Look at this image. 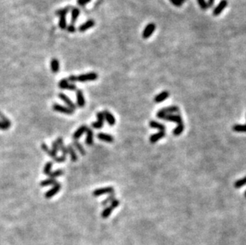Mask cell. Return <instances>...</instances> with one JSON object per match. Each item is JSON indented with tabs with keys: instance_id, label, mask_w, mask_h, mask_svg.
<instances>
[{
	"instance_id": "28",
	"label": "cell",
	"mask_w": 246,
	"mask_h": 245,
	"mask_svg": "<svg viewBox=\"0 0 246 245\" xmlns=\"http://www.w3.org/2000/svg\"><path fill=\"white\" fill-rule=\"evenodd\" d=\"M57 182V180L55 179V178H48V179L43 180V181H41L40 185H41V186H48V185H54Z\"/></svg>"
},
{
	"instance_id": "10",
	"label": "cell",
	"mask_w": 246,
	"mask_h": 245,
	"mask_svg": "<svg viewBox=\"0 0 246 245\" xmlns=\"http://www.w3.org/2000/svg\"><path fill=\"white\" fill-rule=\"evenodd\" d=\"M68 79H63L59 82V88L61 89H69V90H76L77 87L74 84H69Z\"/></svg>"
},
{
	"instance_id": "34",
	"label": "cell",
	"mask_w": 246,
	"mask_h": 245,
	"mask_svg": "<svg viewBox=\"0 0 246 245\" xmlns=\"http://www.w3.org/2000/svg\"><path fill=\"white\" fill-rule=\"evenodd\" d=\"M65 16H66V15H62V16H60V21H59V27H60V28H61V29H62V30H65V29L66 28V27H67Z\"/></svg>"
},
{
	"instance_id": "41",
	"label": "cell",
	"mask_w": 246,
	"mask_h": 245,
	"mask_svg": "<svg viewBox=\"0 0 246 245\" xmlns=\"http://www.w3.org/2000/svg\"><path fill=\"white\" fill-rule=\"evenodd\" d=\"M91 0H77V4L80 6H85L86 4L89 3Z\"/></svg>"
},
{
	"instance_id": "9",
	"label": "cell",
	"mask_w": 246,
	"mask_h": 245,
	"mask_svg": "<svg viewBox=\"0 0 246 245\" xmlns=\"http://www.w3.org/2000/svg\"><path fill=\"white\" fill-rule=\"evenodd\" d=\"M227 5H228L227 0H221L219 4L216 6L215 9H214V11H213V14H214V16H218L223 11L224 9L227 6Z\"/></svg>"
},
{
	"instance_id": "2",
	"label": "cell",
	"mask_w": 246,
	"mask_h": 245,
	"mask_svg": "<svg viewBox=\"0 0 246 245\" xmlns=\"http://www.w3.org/2000/svg\"><path fill=\"white\" fill-rule=\"evenodd\" d=\"M179 112V108L177 106H171L168 108H162L157 112L156 115L159 119H163L166 115H172L174 113H178Z\"/></svg>"
},
{
	"instance_id": "7",
	"label": "cell",
	"mask_w": 246,
	"mask_h": 245,
	"mask_svg": "<svg viewBox=\"0 0 246 245\" xmlns=\"http://www.w3.org/2000/svg\"><path fill=\"white\" fill-rule=\"evenodd\" d=\"M97 122H94L92 123V127L93 128L95 129H100L102 128L103 126H104V115L103 112H98L97 115Z\"/></svg>"
},
{
	"instance_id": "3",
	"label": "cell",
	"mask_w": 246,
	"mask_h": 245,
	"mask_svg": "<svg viewBox=\"0 0 246 245\" xmlns=\"http://www.w3.org/2000/svg\"><path fill=\"white\" fill-rule=\"evenodd\" d=\"M42 149L43 150V151H45L49 157H51L52 159H53V161L57 162V163H61V162H64L65 161V156L57 157V154H55L52 150L49 149L46 143L42 144Z\"/></svg>"
},
{
	"instance_id": "11",
	"label": "cell",
	"mask_w": 246,
	"mask_h": 245,
	"mask_svg": "<svg viewBox=\"0 0 246 245\" xmlns=\"http://www.w3.org/2000/svg\"><path fill=\"white\" fill-rule=\"evenodd\" d=\"M61 184L58 182H57L56 184H55L54 185H53V187L52 189H50L49 190H48L47 192L46 193V194H45V197H46V198H51L52 197H53L54 195H56L57 193L60 191V189H61Z\"/></svg>"
},
{
	"instance_id": "21",
	"label": "cell",
	"mask_w": 246,
	"mask_h": 245,
	"mask_svg": "<svg viewBox=\"0 0 246 245\" xmlns=\"http://www.w3.org/2000/svg\"><path fill=\"white\" fill-rule=\"evenodd\" d=\"M95 26V21L90 19V20H88L87 22H85L84 24H82L81 26H80L79 27V30L81 32H85L89 29L92 28V27Z\"/></svg>"
},
{
	"instance_id": "25",
	"label": "cell",
	"mask_w": 246,
	"mask_h": 245,
	"mask_svg": "<svg viewBox=\"0 0 246 245\" xmlns=\"http://www.w3.org/2000/svg\"><path fill=\"white\" fill-rule=\"evenodd\" d=\"M50 64H51L52 72H53V73H57L59 71V69H60V64H59L58 60L56 58H53L52 59Z\"/></svg>"
},
{
	"instance_id": "16",
	"label": "cell",
	"mask_w": 246,
	"mask_h": 245,
	"mask_svg": "<svg viewBox=\"0 0 246 245\" xmlns=\"http://www.w3.org/2000/svg\"><path fill=\"white\" fill-rule=\"evenodd\" d=\"M103 113H104V119H106L107 122H108V124L112 127L114 126L115 123V117H114V115H112L111 112H109L108 110H104V111H103Z\"/></svg>"
},
{
	"instance_id": "4",
	"label": "cell",
	"mask_w": 246,
	"mask_h": 245,
	"mask_svg": "<svg viewBox=\"0 0 246 245\" xmlns=\"http://www.w3.org/2000/svg\"><path fill=\"white\" fill-rule=\"evenodd\" d=\"M119 204H120L119 201L117 200V199H115L112 203L110 204L109 206L106 207L104 210H103L102 213H101V217H102L103 218H108V217L111 215L112 210H114L115 208H117L118 206H119Z\"/></svg>"
},
{
	"instance_id": "19",
	"label": "cell",
	"mask_w": 246,
	"mask_h": 245,
	"mask_svg": "<svg viewBox=\"0 0 246 245\" xmlns=\"http://www.w3.org/2000/svg\"><path fill=\"white\" fill-rule=\"evenodd\" d=\"M93 131L91 128L88 127L86 130V139H85V143L88 146H92L93 144Z\"/></svg>"
},
{
	"instance_id": "44",
	"label": "cell",
	"mask_w": 246,
	"mask_h": 245,
	"mask_svg": "<svg viewBox=\"0 0 246 245\" xmlns=\"http://www.w3.org/2000/svg\"><path fill=\"white\" fill-rule=\"evenodd\" d=\"M214 1L215 0H208V2H207V5H208V7H211V6L214 5Z\"/></svg>"
},
{
	"instance_id": "17",
	"label": "cell",
	"mask_w": 246,
	"mask_h": 245,
	"mask_svg": "<svg viewBox=\"0 0 246 245\" xmlns=\"http://www.w3.org/2000/svg\"><path fill=\"white\" fill-rule=\"evenodd\" d=\"M77 106L80 108H83L85 105V100L84 97L83 92L82 90H77Z\"/></svg>"
},
{
	"instance_id": "6",
	"label": "cell",
	"mask_w": 246,
	"mask_h": 245,
	"mask_svg": "<svg viewBox=\"0 0 246 245\" xmlns=\"http://www.w3.org/2000/svg\"><path fill=\"white\" fill-rule=\"evenodd\" d=\"M53 108L54 111L61 112V113L66 114V115H72L74 112L73 110L70 109L69 108H67V107H65V106L60 105L58 104H53Z\"/></svg>"
},
{
	"instance_id": "18",
	"label": "cell",
	"mask_w": 246,
	"mask_h": 245,
	"mask_svg": "<svg viewBox=\"0 0 246 245\" xmlns=\"http://www.w3.org/2000/svg\"><path fill=\"white\" fill-rule=\"evenodd\" d=\"M88 127L85 126V125H82V126H81L79 127V128L77 129V130L76 131L74 132L73 135V138L74 140H77L79 138L81 137L82 135L85 133V132H86V130H87Z\"/></svg>"
},
{
	"instance_id": "15",
	"label": "cell",
	"mask_w": 246,
	"mask_h": 245,
	"mask_svg": "<svg viewBox=\"0 0 246 245\" xmlns=\"http://www.w3.org/2000/svg\"><path fill=\"white\" fill-rule=\"evenodd\" d=\"M166 135V132L165 131H159L155 134L152 135L150 136V143H155L156 142H158L159 140H160L161 139L164 138V136Z\"/></svg>"
},
{
	"instance_id": "8",
	"label": "cell",
	"mask_w": 246,
	"mask_h": 245,
	"mask_svg": "<svg viewBox=\"0 0 246 245\" xmlns=\"http://www.w3.org/2000/svg\"><path fill=\"white\" fill-rule=\"evenodd\" d=\"M155 28H156V27H155V25L154 24V23H150V24H148V26L145 27L144 32H143V38H145V39L150 38V37L152 35V34L154 33V31L155 30Z\"/></svg>"
},
{
	"instance_id": "32",
	"label": "cell",
	"mask_w": 246,
	"mask_h": 245,
	"mask_svg": "<svg viewBox=\"0 0 246 245\" xmlns=\"http://www.w3.org/2000/svg\"><path fill=\"white\" fill-rule=\"evenodd\" d=\"M244 185H246V176L244 177H243V178H241V179L237 180V181L234 183V187L236 189H239L240 188V187L244 186Z\"/></svg>"
},
{
	"instance_id": "1",
	"label": "cell",
	"mask_w": 246,
	"mask_h": 245,
	"mask_svg": "<svg viewBox=\"0 0 246 245\" xmlns=\"http://www.w3.org/2000/svg\"><path fill=\"white\" fill-rule=\"evenodd\" d=\"M98 78V75L96 73H89L82 74L80 76H70L68 78V81L70 82H75V81H79V82H86V81H96Z\"/></svg>"
},
{
	"instance_id": "38",
	"label": "cell",
	"mask_w": 246,
	"mask_h": 245,
	"mask_svg": "<svg viewBox=\"0 0 246 245\" xmlns=\"http://www.w3.org/2000/svg\"><path fill=\"white\" fill-rule=\"evenodd\" d=\"M198 2L199 6L200 7L202 8V10H206L208 9V5H207V2H206V0H197Z\"/></svg>"
},
{
	"instance_id": "5",
	"label": "cell",
	"mask_w": 246,
	"mask_h": 245,
	"mask_svg": "<svg viewBox=\"0 0 246 245\" xmlns=\"http://www.w3.org/2000/svg\"><path fill=\"white\" fill-rule=\"evenodd\" d=\"M114 192H115V190H114L113 187L108 186V187H104V188L97 189L93 191V195L94 197H99L105 194L109 195L111 194V193H113Z\"/></svg>"
},
{
	"instance_id": "46",
	"label": "cell",
	"mask_w": 246,
	"mask_h": 245,
	"mask_svg": "<svg viewBox=\"0 0 246 245\" xmlns=\"http://www.w3.org/2000/svg\"><path fill=\"white\" fill-rule=\"evenodd\" d=\"M244 197H246V190H245V192H244Z\"/></svg>"
},
{
	"instance_id": "31",
	"label": "cell",
	"mask_w": 246,
	"mask_h": 245,
	"mask_svg": "<svg viewBox=\"0 0 246 245\" xmlns=\"http://www.w3.org/2000/svg\"><path fill=\"white\" fill-rule=\"evenodd\" d=\"M233 130L236 132H246V124H236L233 126Z\"/></svg>"
},
{
	"instance_id": "29",
	"label": "cell",
	"mask_w": 246,
	"mask_h": 245,
	"mask_svg": "<svg viewBox=\"0 0 246 245\" xmlns=\"http://www.w3.org/2000/svg\"><path fill=\"white\" fill-rule=\"evenodd\" d=\"M80 15V10L78 8H73V10H72V19H71V23L72 25H73L74 23H76L77 19L78 16Z\"/></svg>"
},
{
	"instance_id": "43",
	"label": "cell",
	"mask_w": 246,
	"mask_h": 245,
	"mask_svg": "<svg viewBox=\"0 0 246 245\" xmlns=\"http://www.w3.org/2000/svg\"><path fill=\"white\" fill-rule=\"evenodd\" d=\"M75 30H76V29H75V27H74L73 25H70V26H69V27H68V31L69 32H70V33H73L74 31H75Z\"/></svg>"
},
{
	"instance_id": "14",
	"label": "cell",
	"mask_w": 246,
	"mask_h": 245,
	"mask_svg": "<svg viewBox=\"0 0 246 245\" xmlns=\"http://www.w3.org/2000/svg\"><path fill=\"white\" fill-rule=\"evenodd\" d=\"M169 96H170V93H169L168 91H163L161 93H159L157 96H155V99H154V101L155 103H161V102L167 100L169 97Z\"/></svg>"
},
{
	"instance_id": "45",
	"label": "cell",
	"mask_w": 246,
	"mask_h": 245,
	"mask_svg": "<svg viewBox=\"0 0 246 245\" xmlns=\"http://www.w3.org/2000/svg\"><path fill=\"white\" fill-rule=\"evenodd\" d=\"M180 1H181V2H185V1H186V0H180Z\"/></svg>"
},
{
	"instance_id": "20",
	"label": "cell",
	"mask_w": 246,
	"mask_h": 245,
	"mask_svg": "<svg viewBox=\"0 0 246 245\" xmlns=\"http://www.w3.org/2000/svg\"><path fill=\"white\" fill-rule=\"evenodd\" d=\"M97 138L99 139L106 142V143H112L114 141L113 136L109 134H106V133H99L97 134Z\"/></svg>"
},
{
	"instance_id": "37",
	"label": "cell",
	"mask_w": 246,
	"mask_h": 245,
	"mask_svg": "<svg viewBox=\"0 0 246 245\" xmlns=\"http://www.w3.org/2000/svg\"><path fill=\"white\" fill-rule=\"evenodd\" d=\"M68 11H69V8L65 7L64 8V9H60L58 10H57V11H56V15L60 17V16H62V15H66Z\"/></svg>"
},
{
	"instance_id": "23",
	"label": "cell",
	"mask_w": 246,
	"mask_h": 245,
	"mask_svg": "<svg viewBox=\"0 0 246 245\" xmlns=\"http://www.w3.org/2000/svg\"><path fill=\"white\" fill-rule=\"evenodd\" d=\"M149 126L152 127V128H155L159 130V131H165L166 130V127L164 126L163 124L160 123V122H158L156 121H150L149 122Z\"/></svg>"
},
{
	"instance_id": "40",
	"label": "cell",
	"mask_w": 246,
	"mask_h": 245,
	"mask_svg": "<svg viewBox=\"0 0 246 245\" xmlns=\"http://www.w3.org/2000/svg\"><path fill=\"white\" fill-rule=\"evenodd\" d=\"M170 1L173 5H174V6H181L182 4V2H181L180 0H170Z\"/></svg>"
},
{
	"instance_id": "30",
	"label": "cell",
	"mask_w": 246,
	"mask_h": 245,
	"mask_svg": "<svg viewBox=\"0 0 246 245\" xmlns=\"http://www.w3.org/2000/svg\"><path fill=\"white\" fill-rule=\"evenodd\" d=\"M115 199V193H111V194H109V196L108 197L105 199V200L104 201L102 202V206H107L108 205V204H111L112 201H113Z\"/></svg>"
},
{
	"instance_id": "35",
	"label": "cell",
	"mask_w": 246,
	"mask_h": 245,
	"mask_svg": "<svg viewBox=\"0 0 246 245\" xmlns=\"http://www.w3.org/2000/svg\"><path fill=\"white\" fill-rule=\"evenodd\" d=\"M63 173H64V171H63V170H56V171L51 172L48 176L49 177V178H55V177H60V176L63 175Z\"/></svg>"
},
{
	"instance_id": "22",
	"label": "cell",
	"mask_w": 246,
	"mask_h": 245,
	"mask_svg": "<svg viewBox=\"0 0 246 245\" xmlns=\"http://www.w3.org/2000/svg\"><path fill=\"white\" fill-rule=\"evenodd\" d=\"M59 146V151H61L62 153L63 156H66V155L68 154V150L67 147H65L64 146V143H63V139L61 137H58L57 139L56 140Z\"/></svg>"
},
{
	"instance_id": "33",
	"label": "cell",
	"mask_w": 246,
	"mask_h": 245,
	"mask_svg": "<svg viewBox=\"0 0 246 245\" xmlns=\"http://www.w3.org/2000/svg\"><path fill=\"white\" fill-rule=\"evenodd\" d=\"M52 166H53V162H48L46 164V166H45V167H44V173L46 174V175H49V173H51V169H52Z\"/></svg>"
},
{
	"instance_id": "26",
	"label": "cell",
	"mask_w": 246,
	"mask_h": 245,
	"mask_svg": "<svg viewBox=\"0 0 246 245\" xmlns=\"http://www.w3.org/2000/svg\"><path fill=\"white\" fill-rule=\"evenodd\" d=\"M73 147H75V148H76V149L78 151H79L81 155H85L86 152H85V148H84L83 146H82L81 144L80 143L77 141V140H74L73 143Z\"/></svg>"
},
{
	"instance_id": "36",
	"label": "cell",
	"mask_w": 246,
	"mask_h": 245,
	"mask_svg": "<svg viewBox=\"0 0 246 245\" xmlns=\"http://www.w3.org/2000/svg\"><path fill=\"white\" fill-rule=\"evenodd\" d=\"M0 119H1V122H2L3 123H5V124H6L7 126L9 127L11 126V122H10V121L6 118V115H4L3 114H2V112L1 111H0Z\"/></svg>"
},
{
	"instance_id": "13",
	"label": "cell",
	"mask_w": 246,
	"mask_h": 245,
	"mask_svg": "<svg viewBox=\"0 0 246 245\" xmlns=\"http://www.w3.org/2000/svg\"><path fill=\"white\" fill-rule=\"evenodd\" d=\"M58 96H59V98L61 99V100H63V101H64L65 103V104H67V106H68V107L70 108V109L73 110V111H74V110H76L77 106L73 104V102L72 100H70V99L69 98V97L66 96V95L64 94V93H59Z\"/></svg>"
},
{
	"instance_id": "39",
	"label": "cell",
	"mask_w": 246,
	"mask_h": 245,
	"mask_svg": "<svg viewBox=\"0 0 246 245\" xmlns=\"http://www.w3.org/2000/svg\"><path fill=\"white\" fill-rule=\"evenodd\" d=\"M52 151H53L55 154H57V152L59 151V146L56 140L53 141V144H52Z\"/></svg>"
},
{
	"instance_id": "24",
	"label": "cell",
	"mask_w": 246,
	"mask_h": 245,
	"mask_svg": "<svg viewBox=\"0 0 246 245\" xmlns=\"http://www.w3.org/2000/svg\"><path fill=\"white\" fill-rule=\"evenodd\" d=\"M67 150H68V153L70 155V159H71V160L73 161V162H76L77 160V155L76 154V151H75V149H74V147H73L72 145H69L68 147H67Z\"/></svg>"
},
{
	"instance_id": "27",
	"label": "cell",
	"mask_w": 246,
	"mask_h": 245,
	"mask_svg": "<svg viewBox=\"0 0 246 245\" xmlns=\"http://www.w3.org/2000/svg\"><path fill=\"white\" fill-rule=\"evenodd\" d=\"M184 129H185V125H184V122L179 123V124L177 125L176 127L174 129V131H173V134L176 136L179 135H181L182 132H183Z\"/></svg>"
},
{
	"instance_id": "12",
	"label": "cell",
	"mask_w": 246,
	"mask_h": 245,
	"mask_svg": "<svg viewBox=\"0 0 246 245\" xmlns=\"http://www.w3.org/2000/svg\"><path fill=\"white\" fill-rule=\"evenodd\" d=\"M163 119L166 121H170V122H174L179 124V123H182L183 122L182 121V117L179 114H172V115H167L163 118Z\"/></svg>"
},
{
	"instance_id": "42",
	"label": "cell",
	"mask_w": 246,
	"mask_h": 245,
	"mask_svg": "<svg viewBox=\"0 0 246 245\" xmlns=\"http://www.w3.org/2000/svg\"><path fill=\"white\" fill-rule=\"evenodd\" d=\"M10 127L7 126V125L5 124V123H3V122L0 121V129H1V130L6 131L7 129H9Z\"/></svg>"
}]
</instances>
